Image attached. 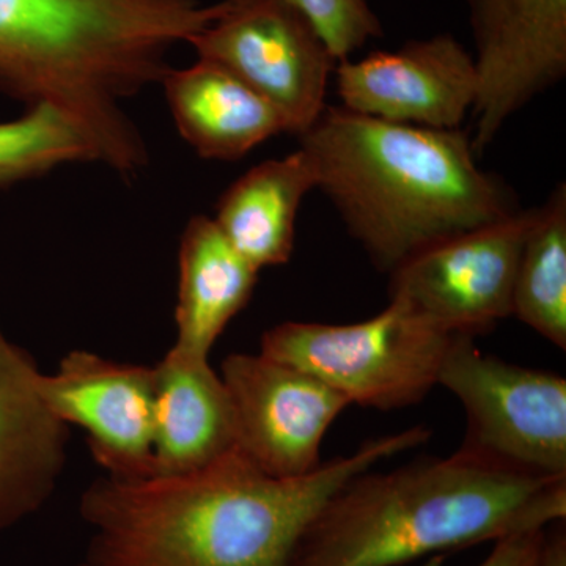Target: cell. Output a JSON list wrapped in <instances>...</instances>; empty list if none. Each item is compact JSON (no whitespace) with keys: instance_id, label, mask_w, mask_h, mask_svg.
Returning a JSON list of instances; mask_svg holds the SVG:
<instances>
[{"instance_id":"6da1fadb","label":"cell","mask_w":566,"mask_h":566,"mask_svg":"<svg viewBox=\"0 0 566 566\" xmlns=\"http://www.w3.org/2000/svg\"><path fill=\"white\" fill-rule=\"evenodd\" d=\"M427 427L371 439L293 479L264 474L237 449L199 471L111 476L81 495L92 566H290L316 513L345 482L430 439Z\"/></svg>"},{"instance_id":"7a4b0ae2","label":"cell","mask_w":566,"mask_h":566,"mask_svg":"<svg viewBox=\"0 0 566 566\" xmlns=\"http://www.w3.org/2000/svg\"><path fill=\"white\" fill-rule=\"evenodd\" d=\"M226 0H0V92L51 106L132 180L148 148L125 104L161 84L169 52L207 29Z\"/></svg>"},{"instance_id":"3957f363","label":"cell","mask_w":566,"mask_h":566,"mask_svg":"<svg viewBox=\"0 0 566 566\" xmlns=\"http://www.w3.org/2000/svg\"><path fill=\"white\" fill-rule=\"evenodd\" d=\"M296 137L316 189L382 273L521 210L512 189L480 169L461 128L401 125L326 104Z\"/></svg>"},{"instance_id":"277c9868","label":"cell","mask_w":566,"mask_h":566,"mask_svg":"<svg viewBox=\"0 0 566 566\" xmlns=\"http://www.w3.org/2000/svg\"><path fill=\"white\" fill-rule=\"evenodd\" d=\"M565 516L566 476L516 474L457 450L354 475L324 502L290 566H401Z\"/></svg>"},{"instance_id":"5b68a950","label":"cell","mask_w":566,"mask_h":566,"mask_svg":"<svg viewBox=\"0 0 566 566\" xmlns=\"http://www.w3.org/2000/svg\"><path fill=\"white\" fill-rule=\"evenodd\" d=\"M453 337L390 301L360 323L277 324L260 352L314 375L349 405L392 411L419 405L438 386Z\"/></svg>"},{"instance_id":"8992f818","label":"cell","mask_w":566,"mask_h":566,"mask_svg":"<svg viewBox=\"0 0 566 566\" xmlns=\"http://www.w3.org/2000/svg\"><path fill=\"white\" fill-rule=\"evenodd\" d=\"M465 411L458 452L539 479L566 476V379L480 352L455 335L439 371Z\"/></svg>"},{"instance_id":"52a82bcc","label":"cell","mask_w":566,"mask_h":566,"mask_svg":"<svg viewBox=\"0 0 566 566\" xmlns=\"http://www.w3.org/2000/svg\"><path fill=\"white\" fill-rule=\"evenodd\" d=\"M281 114L300 136L326 107L337 59L293 0H226L212 24L188 41Z\"/></svg>"},{"instance_id":"ba28073f","label":"cell","mask_w":566,"mask_h":566,"mask_svg":"<svg viewBox=\"0 0 566 566\" xmlns=\"http://www.w3.org/2000/svg\"><path fill=\"white\" fill-rule=\"evenodd\" d=\"M535 208L416 253L390 273L389 297L439 329L475 337L513 315L521 249Z\"/></svg>"},{"instance_id":"9c48e42d","label":"cell","mask_w":566,"mask_h":566,"mask_svg":"<svg viewBox=\"0 0 566 566\" xmlns=\"http://www.w3.org/2000/svg\"><path fill=\"white\" fill-rule=\"evenodd\" d=\"M221 379L232 405L237 450L264 474L293 479L316 471L324 436L348 408L314 375L262 352L223 359Z\"/></svg>"},{"instance_id":"30bf717a","label":"cell","mask_w":566,"mask_h":566,"mask_svg":"<svg viewBox=\"0 0 566 566\" xmlns=\"http://www.w3.org/2000/svg\"><path fill=\"white\" fill-rule=\"evenodd\" d=\"M479 95L472 147L483 153L505 123L566 76V0H465Z\"/></svg>"},{"instance_id":"8fae6325","label":"cell","mask_w":566,"mask_h":566,"mask_svg":"<svg viewBox=\"0 0 566 566\" xmlns=\"http://www.w3.org/2000/svg\"><path fill=\"white\" fill-rule=\"evenodd\" d=\"M41 400L55 419L87 436L106 475L117 480L156 474L153 453L155 367L71 352L54 374L39 379Z\"/></svg>"},{"instance_id":"7c38bea8","label":"cell","mask_w":566,"mask_h":566,"mask_svg":"<svg viewBox=\"0 0 566 566\" xmlns=\"http://www.w3.org/2000/svg\"><path fill=\"white\" fill-rule=\"evenodd\" d=\"M334 74L345 109L420 128L460 129L479 95L474 55L452 33L345 59Z\"/></svg>"},{"instance_id":"4fadbf2b","label":"cell","mask_w":566,"mask_h":566,"mask_svg":"<svg viewBox=\"0 0 566 566\" xmlns=\"http://www.w3.org/2000/svg\"><path fill=\"white\" fill-rule=\"evenodd\" d=\"M40 375L0 329V534L51 501L69 461L70 428L41 400Z\"/></svg>"},{"instance_id":"5bb4252c","label":"cell","mask_w":566,"mask_h":566,"mask_svg":"<svg viewBox=\"0 0 566 566\" xmlns=\"http://www.w3.org/2000/svg\"><path fill=\"white\" fill-rule=\"evenodd\" d=\"M155 367V475L199 471L237 449L232 405L210 357L170 348Z\"/></svg>"},{"instance_id":"9a60e30c","label":"cell","mask_w":566,"mask_h":566,"mask_svg":"<svg viewBox=\"0 0 566 566\" xmlns=\"http://www.w3.org/2000/svg\"><path fill=\"white\" fill-rule=\"evenodd\" d=\"M161 84L178 133L205 159L237 161L286 133L281 114L218 63L170 69Z\"/></svg>"},{"instance_id":"2e32d148","label":"cell","mask_w":566,"mask_h":566,"mask_svg":"<svg viewBox=\"0 0 566 566\" xmlns=\"http://www.w3.org/2000/svg\"><path fill=\"white\" fill-rule=\"evenodd\" d=\"M260 271L243 259L212 218L193 216L178 248L174 349L210 357L212 346L251 301Z\"/></svg>"},{"instance_id":"e0dca14e","label":"cell","mask_w":566,"mask_h":566,"mask_svg":"<svg viewBox=\"0 0 566 566\" xmlns=\"http://www.w3.org/2000/svg\"><path fill=\"white\" fill-rule=\"evenodd\" d=\"M316 189L305 153L297 148L285 158L253 166L222 193L212 221L256 270L290 262L296 240L301 203Z\"/></svg>"},{"instance_id":"ac0fdd59","label":"cell","mask_w":566,"mask_h":566,"mask_svg":"<svg viewBox=\"0 0 566 566\" xmlns=\"http://www.w3.org/2000/svg\"><path fill=\"white\" fill-rule=\"evenodd\" d=\"M545 340L566 349V186L560 182L542 207L521 249L513 315Z\"/></svg>"},{"instance_id":"d6986e66","label":"cell","mask_w":566,"mask_h":566,"mask_svg":"<svg viewBox=\"0 0 566 566\" xmlns=\"http://www.w3.org/2000/svg\"><path fill=\"white\" fill-rule=\"evenodd\" d=\"M82 163H98L96 153L54 107H28L21 117L0 123V189Z\"/></svg>"},{"instance_id":"ffe728a7","label":"cell","mask_w":566,"mask_h":566,"mask_svg":"<svg viewBox=\"0 0 566 566\" xmlns=\"http://www.w3.org/2000/svg\"><path fill=\"white\" fill-rule=\"evenodd\" d=\"M322 33L338 62L352 57L385 29L368 0H293Z\"/></svg>"},{"instance_id":"44dd1931","label":"cell","mask_w":566,"mask_h":566,"mask_svg":"<svg viewBox=\"0 0 566 566\" xmlns=\"http://www.w3.org/2000/svg\"><path fill=\"white\" fill-rule=\"evenodd\" d=\"M545 534L546 528H539L497 539L485 560L476 566H535Z\"/></svg>"},{"instance_id":"7402d4cb","label":"cell","mask_w":566,"mask_h":566,"mask_svg":"<svg viewBox=\"0 0 566 566\" xmlns=\"http://www.w3.org/2000/svg\"><path fill=\"white\" fill-rule=\"evenodd\" d=\"M553 531L545 534L542 551L535 566H566L565 520L553 524Z\"/></svg>"},{"instance_id":"603a6c76","label":"cell","mask_w":566,"mask_h":566,"mask_svg":"<svg viewBox=\"0 0 566 566\" xmlns=\"http://www.w3.org/2000/svg\"><path fill=\"white\" fill-rule=\"evenodd\" d=\"M77 566H92V565H88V564H85V562H82V564L77 565Z\"/></svg>"}]
</instances>
